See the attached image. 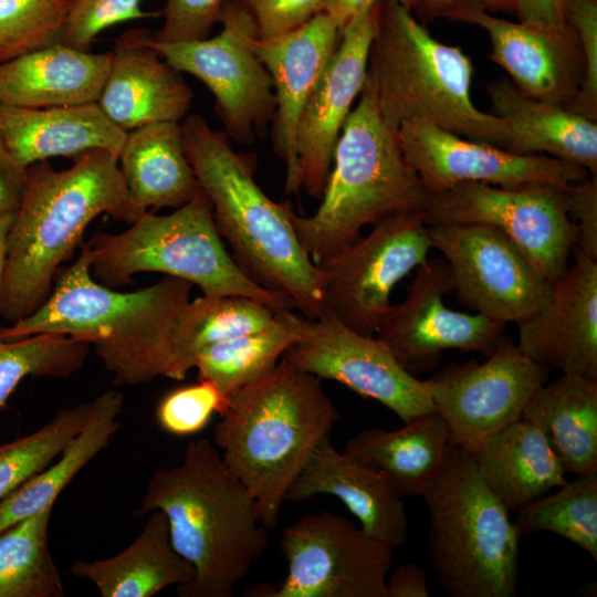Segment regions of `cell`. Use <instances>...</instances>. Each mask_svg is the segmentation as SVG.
<instances>
[{
	"label": "cell",
	"mask_w": 597,
	"mask_h": 597,
	"mask_svg": "<svg viewBox=\"0 0 597 597\" xmlns=\"http://www.w3.org/2000/svg\"><path fill=\"white\" fill-rule=\"evenodd\" d=\"M228 398L209 380L178 387L158 402L155 418L158 426L174 436H191L203 430L214 413L221 415Z\"/></svg>",
	"instance_id": "obj_41"
},
{
	"label": "cell",
	"mask_w": 597,
	"mask_h": 597,
	"mask_svg": "<svg viewBox=\"0 0 597 597\" xmlns=\"http://www.w3.org/2000/svg\"><path fill=\"white\" fill-rule=\"evenodd\" d=\"M104 213L129 224L136 221L114 154L90 151L63 170L48 161L27 168L23 198L7 239L3 320L15 323L43 304L61 264L82 245L88 224Z\"/></svg>",
	"instance_id": "obj_3"
},
{
	"label": "cell",
	"mask_w": 597,
	"mask_h": 597,
	"mask_svg": "<svg viewBox=\"0 0 597 597\" xmlns=\"http://www.w3.org/2000/svg\"><path fill=\"white\" fill-rule=\"evenodd\" d=\"M144 28L121 34L113 46L108 74L97 104L121 129L185 118L192 91L182 73L167 63L150 44Z\"/></svg>",
	"instance_id": "obj_23"
},
{
	"label": "cell",
	"mask_w": 597,
	"mask_h": 597,
	"mask_svg": "<svg viewBox=\"0 0 597 597\" xmlns=\"http://www.w3.org/2000/svg\"><path fill=\"white\" fill-rule=\"evenodd\" d=\"M303 320L287 310L265 329L202 348L193 364L198 379L211 381L229 398L277 365L298 337Z\"/></svg>",
	"instance_id": "obj_35"
},
{
	"label": "cell",
	"mask_w": 597,
	"mask_h": 597,
	"mask_svg": "<svg viewBox=\"0 0 597 597\" xmlns=\"http://www.w3.org/2000/svg\"><path fill=\"white\" fill-rule=\"evenodd\" d=\"M449 265L458 300L493 321L515 323L546 301L552 284L499 229L481 223L427 224Z\"/></svg>",
	"instance_id": "obj_14"
},
{
	"label": "cell",
	"mask_w": 597,
	"mask_h": 597,
	"mask_svg": "<svg viewBox=\"0 0 597 597\" xmlns=\"http://www.w3.org/2000/svg\"><path fill=\"white\" fill-rule=\"evenodd\" d=\"M91 401L60 408L32 433L0 444V502L49 467L84 427Z\"/></svg>",
	"instance_id": "obj_39"
},
{
	"label": "cell",
	"mask_w": 597,
	"mask_h": 597,
	"mask_svg": "<svg viewBox=\"0 0 597 597\" xmlns=\"http://www.w3.org/2000/svg\"><path fill=\"white\" fill-rule=\"evenodd\" d=\"M492 114L509 129L503 149L517 155H547L597 176V123L567 107L522 93L510 78L486 85Z\"/></svg>",
	"instance_id": "obj_27"
},
{
	"label": "cell",
	"mask_w": 597,
	"mask_h": 597,
	"mask_svg": "<svg viewBox=\"0 0 597 597\" xmlns=\"http://www.w3.org/2000/svg\"><path fill=\"white\" fill-rule=\"evenodd\" d=\"M124 396L108 390L91 401L82 430L62 453L0 502V533L17 522L54 505L75 475L104 449L121 428Z\"/></svg>",
	"instance_id": "obj_33"
},
{
	"label": "cell",
	"mask_w": 597,
	"mask_h": 597,
	"mask_svg": "<svg viewBox=\"0 0 597 597\" xmlns=\"http://www.w3.org/2000/svg\"><path fill=\"white\" fill-rule=\"evenodd\" d=\"M567 0H513L521 23L551 32L572 30L565 19Z\"/></svg>",
	"instance_id": "obj_47"
},
{
	"label": "cell",
	"mask_w": 597,
	"mask_h": 597,
	"mask_svg": "<svg viewBox=\"0 0 597 597\" xmlns=\"http://www.w3.org/2000/svg\"><path fill=\"white\" fill-rule=\"evenodd\" d=\"M155 510L195 570L177 589L181 597H231L268 547L255 500L207 439L190 441L179 464L153 472L135 514Z\"/></svg>",
	"instance_id": "obj_2"
},
{
	"label": "cell",
	"mask_w": 597,
	"mask_h": 597,
	"mask_svg": "<svg viewBox=\"0 0 597 597\" xmlns=\"http://www.w3.org/2000/svg\"><path fill=\"white\" fill-rule=\"evenodd\" d=\"M180 126L187 158L235 263L304 317H318V270L297 238L291 203L270 199L254 179V156L235 151L203 116L192 114Z\"/></svg>",
	"instance_id": "obj_4"
},
{
	"label": "cell",
	"mask_w": 597,
	"mask_h": 597,
	"mask_svg": "<svg viewBox=\"0 0 597 597\" xmlns=\"http://www.w3.org/2000/svg\"><path fill=\"white\" fill-rule=\"evenodd\" d=\"M471 453L483 480L510 512L567 482L566 472L545 437L522 419Z\"/></svg>",
	"instance_id": "obj_31"
},
{
	"label": "cell",
	"mask_w": 597,
	"mask_h": 597,
	"mask_svg": "<svg viewBox=\"0 0 597 597\" xmlns=\"http://www.w3.org/2000/svg\"><path fill=\"white\" fill-rule=\"evenodd\" d=\"M342 29L325 12L284 34L253 40V50L268 70L275 96L272 143L285 165V193L300 196L295 153L302 111L335 52Z\"/></svg>",
	"instance_id": "obj_22"
},
{
	"label": "cell",
	"mask_w": 597,
	"mask_h": 597,
	"mask_svg": "<svg viewBox=\"0 0 597 597\" xmlns=\"http://www.w3.org/2000/svg\"><path fill=\"white\" fill-rule=\"evenodd\" d=\"M431 248L425 210L376 223L368 234L316 264L322 313L375 336L392 306L395 285L428 259Z\"/></svg>",
	"instance_id": "obj_10"
},
{
	"label": "cell",
	"mask_w": 597,
	"mask_h": 597,
	"mask_svg": "<svg viewBox=\"0 0 597 597\" xmlns=\"http://www.w3.org/2000/svg\"><path fill=\"white\" fill-rule=\"evenodd\" d=\"M397 137L428 195L470 181L509 188L543 182L565 188L588 178V171L575 164L547 155L513 154L427 122L402 123Z\"/></svg>",
	"instance_id": "obj_18"
},
{
	"label": "cell",
	"mask_w": 597,
	"mask_h": 597,
	"mask_svg": "<svg viewBox=\"0 0 597 597\" xmlns=\"http://www.w3.org/2000/svg\"><path fill=\"white\" fill-rule=\"evenodd\" d=\"M118 166L136 220L149 209H177L200 189L177 122L153 123L128 132Z\"/></svg>",
	"instance_id": "obj_28"
},
{
	"label": "cell",
	"mask_w": 597,
	"mask_h": 597,
	"mask_svg": "<svg viewBox=\"0 0 597 597\" xmlns=\"http://www.w3.org/2000/svg\"><path fill=\"white\" fill-rule=\"evenodd\" d=\"M428 573L413 563L400 564L387 576V597H428Z\"/></svg>",
	"instance_id": "obj_49"
},
{
	"label": "cell",
	"mask_w": 597,
	"mask_h": 597,
	"mask_svg": "<svg viewBox=\"0 0 597 597\" xmlns=\"http://www.w3.org/2000/svg\"><path fill=\"white\" fill-rule=\"evenodd\" d=\"M112 53L60 41L0 63V105L44 108L97 102Z\"/></svg>",
	"instance_id": "obj_26"
},
{
	"label": "cell",
	"mask_w": 597,
	"mask_h": 597,
	"mask_svg": "<svg viewBox=\"0 0 597 597\" xmlns=\"http://www.w3.org/2000/svg\"><path fill=\"white\" fill-rule=\"evenodd\" d=\"M317 495L339 499L366 534L392 551L406 543L409 524L402 498L379 473L336 450L329 436L314 449L285 501Z\"/></svg>",
	"instance_id": "obj_24"
},
{
	"label": "cell",
	"mask_w": 597,
	"mask_h": 597,
	"mask_svg": "<svg viewBox=\"0 0 597 597\" xmlns=\"http://www.w3.org/2000/svg\"><path fill=\"white\" fill-rule=\"evenodd\" d=\"M521 419L542 432L566 473L597 472V379L563 374L535 392Z\"/></svg>",
	"instance_id": "obj_32"
},
{
	"label": "cell",
	"mask_w": 597,
	"mask_h": 597,
	"mask_svg": "<svg viewBox=\"0 0 597 597\" xmlns=\"http://www.w3.org/2000/svg\"><path fill=\"white\" fill-rule=\"evenodd\" d=\"M514 524L520 535L552 532L597 559V472L577 475L548 496H540L517 510Z\"/></svg>",
	"instance_id": "obj_37"
},
{
	"label": "cell",
	"mask_w": 597,
	"mask_h": 597,
	"mask_svg": "<svg viewBox=\"0 0 597 597\" xmlns=\"http://www.w3.org/2000/svg\"><path fill=\"white\" fill-rule=\"evenodd\" d=\"M566 211L575 229V249L597 261V176L564 189Z\"/></svg>",
	"instance_id": "obj_46"
},
{
	"label": "cell",
	"mask_w": 597,
	"mask_h": 597,
	"mask_svg": "<svg viewBox=\"0 0 597 597\" xmlns=\"http://www.w3.org/2000/svg\"><path fill=\"white\" fill-rule=\"evenodd\" d=\"M280 313L241 295H202L190 300L176 325L170 379H185L202 348L265 329Z\"/></svg>",
	"instance_id": "obj_34"
},
{
	"label": "cell",
	"mask_w": 597,
	"mask_h": 597,
	"mask_svg": "<svg viewBox=\"0 0 597 597\" xmlns=\"http://www.w3.org/2000/svg\"><path fill=\"white\" fill-rule=\"evenodd\" d=\"M147 515L125 549L103 559L76 561L70 574L93 583L102 597H151L167 587L188 585L193 567L174 548L164 513L155 510Z\"/></svg>",
	"instance_id": "obj_29"
},
{
	"label": "cell",
	"mask_w": 597,
	"mask_h": 597,
	"mask_svg": "<svg viewBox=\"0 0 597 597\" xmlns=\"http://www.w3.org/2000/svg\"><path fill=\"white\" fill-rule=\"evenodd\" d=\"M90 344L59 334L0 338V407L27 377L66 378L85 364Z\"/></svg>",
	"instance_id": "obj_38"
},
{
	"label": "cell",
	"mask_w": 597,
	"mask_h": 597,
	"mask_svg": "<svg viewBox=\"0 0 597 597\" xmlns=\"http://www.w3.org/2000/svg\"><path fill=\"white\" fill-rule=\"evenodd\" d=\"M548 374L504 336L485 362L451 364L427 380L451 444L474 452L521 419Z\"/></svg>",
	"instance_id": "obj_15"
},
{
	"label": "cell",
	"mask_w": 597,
	"mask_h": 597,
	"mask_svg": "<svg viewBox=\"0 0 597 597\" xmlns=\"http://www.w3.org/2000/svg\"><path fill=\"white\" fill-rule=\"evenodd\" d=\"M126 134L96 102L44 108L0 105V137L24 168L94 150L119 156Z\"/></svg>",
	"instance_id": "obj_25"
},
{
	"label": "cell",
	"mask_w": 597,
	"mask_h": 597,
	"mask_svg": "<svg viewBox=\"0 0 597 597\" xmlns=\"http://www.w3.org/2000/svg\"><path fill=\"white\" fill-rule=\"evenodd\" d=\"M442 17L483 29L492 46L490 59L525 95L564 107L577 95L584 57L573 29L565 33L540 30L495 17L475 3L455 6Z\"/></svg>",
	"instance_id": "obj_21"
},
{
	"label": "cell",
	"mask_w": 597,
	"mask_h": 597,
	"mask_svg": "<svg viewBox=\"0 0 597 597\" xmlns=\"http://www.w3.org/2000/svg\"><path fill=\"white\" fill-rule=\"evenodd\" d=\"M464 3H475L488 10L514 11L513 0H415L411 11L423 22H429Z\"/></svg>",
	"instance_id": "obj_50"
},
{
	"label": "cell",
	"mask_w": 597,
	"mask_h": 597,
	"mask_svg": "<svg viewBox=\"0 0 597 597\" xmlns=\"http://www.w3.org/2000/svg\"><path fill=\"white\" fill-rule=\"evenodd\" d=\"M565 188L543 182L512 188L461 182L429 195L426 223H481L496 228L554 282L568 266L575 245Z\"/></svg>",
	"instance_id": "obj_13"
},
{
	"label": "cell",
	"mask_w": 597,
	"mask_h": 597,
	"mask_svg": "<svg viewBox=\"0 0 597 597\" xmlns=\"http://www.w3.org/2000/svg\"><path fill=\"white\" fill-rule=\"evenodd\" d=\"M287 564L283 582L258 585L255 597H387L392 549L349 520L322 511L304 515L282 533Z\"/></svg>",
	"instance_id": "obj_11"
},
{
	"label": "cell",
	"mask_w": 597,
	"mask_h": 597,
	"mask_svg": "<svg viewBox=\"0 0 597 597\" xmlns=\"http://www.w3.org/2000/svg\"><path fill=\"white\" fill-rule=\"evenodd\" d=\"M450 447L446 422L432 411L397 430L364 429L346 442L343 452L379 473L404 499L421 495Z\"/></svg>",
	"instance_id": "obj_30"
},
{
	"label": "cell",
	"mask_w": 597,
	"mask_h": 597,
	"mask_svg": "<svg viewBox=\"0 0 597 597\" xmlns=\"http://www.w3.org/2000/svg\"><path fill=\"white\" fill-rule=\"evenodd\" d=\"M339 417L322 379L284 358L228 398L214 443L268 530L277 525L290 488Z\"/></svg>",
	"instance_id": "obj_5"
},
{
	"label": "cell",
	"mask_w": 597,
	"mask_h": 597,
	"mask_svg": "<svg viewBox=\"0 0 597 597\" xmlns=\"http://www.w3.org/2000/svg\"><path fill=\"white\" fill-rule=\"evenodd\" d=\"M71 0H0V63L59 41Z\"/></svg>",
	"instance_id": "obj_40"
},
{
	"label": "cell",
	"mask_w": 597,
	"mask_h": 597,
	"mask_svg": "<svg viewBox=\"0 0 597 597\" xmlns=\"http://www.w3.org/2000/svg\"><path fill=\"white\" fill-rule=\"evenodd\" d=\"M13 217L14 214H8L0 218V296L7 262V239Z\"/></svg>",
	"instance_id": "obj_52"
},
{
	"label": "cell",
	"mask_w": 597,
	"mask_h": 597,
	"mask_svg": "<svg viewBox=\"0 0 597 597\" xmlns=\"http://www.w3.org/2000/svg\"><path fill=\"white\" fill-rule=\"evenodd\" d=\"M252 15L260 39L290 32L322 12L326 0H239Z\"/></svg>",
	"instance_id": "obj_45"
},
{
	"label": "cell",
	"mask_w": 597,
	"mask_h": 597,
	"mask_svg": "<svg viewBox=\"0 0 597 597\" xmlns=\"http://www.w3.org/2000/svg\"><path fill=\"white\" fill-rule=\"evenodd\" d=\"M228 0H166L160 12L161 28L151 34L154 42L176 43L209 38Z\"/></svg>",
	"instance_id": "obj_44"
},
{
	"label": "cell",
	"mask_w": 597,
	"mask_h": 597,
	"mask_svg": "<svg viewBox=\"0 0 597 597\" xmlns=\"http://www.w3.org/2000/svg\"><path fill=\"white\" fill-rule=\"evenodd\" d=\"M90 270L101 284L116 289L144 272L163 273L197 285L203 295H241L276 312L292 310L282 295L251 280L227 251L207 195L199 189L168 214L147 211L119 233L87 240Z\"/></svg>",
	"instance_id": "obj_9"
},
{
	"label": "cell",
	"mask_w": 597,
	"mask_h": 597,
	"mask_svg": "<svg viewBox=\"0 0 597 597\" xmlns=\"http://www.w3.org/2000/svg\"><path fill=\"white\" fill-rule=\"evenodd\" d=\"M337 139L321 203L311 216L291 220L317 264L359 238L365 226L425 210L428 192L404 156L397 130L364 85Z\"/></svg>",
	"instance_id": "obj_7"
},
{
	"label": "cell",
	"mask_w": 597,
	"mask_h": 597,
	"mask_svg": "<svg viewBox=\"0 0 597 597\" xmlns=\"http://www.w3.org/2000/svg\"><path fill=\"white\" fill-rule=\"evenodd\" d=\"M472 74V62L461 48L438 41L405 6L379 3L364 85L394 129L406 122H427L503 148L507 126L474 105Z\"/></svg>",
	"instance_id": "obj_6"
},
{
	"label": "cell",
	"mask_w": 597,
	"mask_h": 597,
	"mask_svg": "<svg viewBox=\"0 0 597 597\" xmlns=\"http://www.w3.org/2000/svg\"><path fill=\"white\" fill-rule=\"evenodd\" d=\"M572 254L544 304L516 324V346L548 369L597 379V261Z\"/></svg>",
	"instance_id": "obj_20"
},
{
	"label": "cell",
	"mask_w": 597,
	"mask_h": 597,
	"mask_svg": "<svg viewBox=\"0 0 597 597\" xmlns=\"http://www.w3.org/2000/svg\"><path fill=\"white\" fill-rule=\"evenodd\" d=\"M219 22L221 32L212 38L160 43L150 36V44L172 67L208 87L229 137L251 144L273 119L272 78L253 50L256 27L242 3L228 0Z\"/></svg>",
	"instance_id": "obj_12"
},
{
	"label": "cell",
	"mask_w": 597,
	"mask_h": 597,
	"mask_svg": "<svg viewBox=\"0 0 597 597\" xmlns=\"http://www.w3.org/2000/svg\"><path fill=\"white\" fill-rule=\"evenodd\" d=\"M450 292L453 283L446 260L427 259L416 269L406 300L392 305L378 325L375 336L413 376L432 369L447 349L489 356L505 336V324L450 308L444 303Z\"/></svg>",
	"instance_id": "obj_17"
},
{
	"label": "cell",
	"mask_w": 597,
	"mask_h": 597,
	"mask_svg": "<svg viewBox=\"0 0 597 597\" xmlns=\"http://www.w3.org/2000/svg\"><path fill=\"white\" fill-rule=\"evenodd\" d=\"M86 242L67 268H61L49 297L32 314L1 327L0 338L59 334L84 341L117 386L171 378L175 331L190 302L192 284L164 275L147 287L119 292L91 274Z\"/></svg>",
	"instance_id": "obj_1"
},
{
	"label": "cell",
	"mask_w": 597,
	"mask_h": 597,
	"mask_svg": "<svg viewBox=\"0 0 597 597\" xmlns=\"http://www.w3.org/2000/svg\"><path fill=\"white\" fill-rule=\"evenodd\" d=\"M379 3L348 21L338 45L300 117L295 153L300 190L321 199L341 130L360 94L375 35Z\"/></svg>",
	"instance_id": "obj_19"
},
{
	"label": "cell",
	"mask_w": 597,
	"mask_h": 597,
	"mask_svg": "<svg viewBox=\"0 0 597 597\" xmlns=\"http://www.w3.org/2000/svg\"><path fill=\"white\" fill-rule=\"evenodd\" d=\"M25 179L27 168L10 155L0 137V218L14 214L19 209Z\"/></svg>",
	"instance_id": "obj_48"
},
{
	"label": "cell",
	"mask_w": 597,
	"mask_h": 597,
	"mask_svg": "<svg viewBox=\"0 0 597 597\" xmlns=\"http://www.w3.org/2000/svg\"><path fill=\"white\" fill-rule=\"evenodd\" d=\"M143 0H71L59 41L71 48L91 51L98 34L130 20L159 15L145 11Z\"/></svg>",
	"instance_id": "obj_42"
},
{
	"label": "cell",
	"mask_w": 597,
	"mask_h": 597,
	"mask_svg": "<svg viewBox=\"0 0 597 597\" xmlns=\"http://www.w3.org/2000/svg\"><path fill=\"white\" fill-rule=\"evenodd\" d=\"M420 496L429 513L430 559L448 595L514 597L521 535L472 453L451 444Z\"/></svg>",
	"instance_id": "obj_8"
},
{
	"label": "cell",
	"mask_w": 597,
	"mask_h": 597,
	"mask_svg": "<svg viewBox=\"0 0 597 597\" xmlns=\"http://www.w3.org/2000/svg\"><path fill=\"white\" fill-rule=\"evenodd\" d=\"M282 358L380 402L404 423L436 411L428 380L408 373L376 336L359 334L331 314L304 317Z\"/></svg>",
	"instance_id": "obj_16"
},
{
	"label": "cell",
	"mask_w": 597,
	"mask_h": 597,
	"mask_svg": "<svg viewBox=\"0 0 597 597\" xmlns=\"http://www.w3.org/2000/svg\"><path fill=\"white\" fill-rule=\"evenodd\" d=\"M380 2H396L410 10L415 4V0H326L322 11L343 29L354 17Z\"/></svg>",
	"instance_id": "obj_51"
},
{
	"label": "cell",
	"mask_w": 597,
	"mask_h": 597,
	"mask_svg": "<svg viewBox=\"0 0 597 597\" xmlns=\"http://www.w3.org/2000/svg\"><path fill=\"white\" fill-rule=\"evenodd\" d=\"M53 506L0 533V597L65 596L48 540Z\"/></svg>",
	"instance_id": "obj_36"
},
{
	"label": "cell",
	"mask_w": 597,
	"mask_h": 597,
	"mask_svg": "<svg viewBox=\"0 0 597 597\" xmlns=\"http://www.w3.org/2000/svg\"><path fill=\"white\" fill-rule=\"evenodd\" d=\"M567 24L575 31L584 57L580 88L567 106L590 121H597V0H567Z\"/></svg>",
	"instance_id": "obj_43"
}]
</instances>
